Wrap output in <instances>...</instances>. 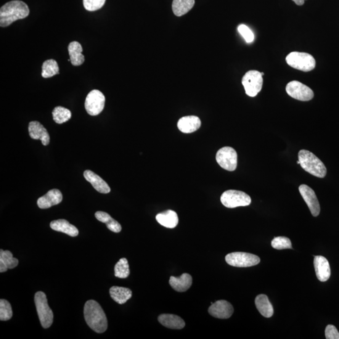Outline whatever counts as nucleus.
<instances>
[{
  "instance_id": "423d86ee",
  "label": "nucleus",
  "mask_w": 339,
  "mask_h": 339,
  "mask_svg": "<svg viewBox=\"0 0 339 339\" xmlns=\"http://www.w3.org/2000/svg\"><path fill=\"white\" fill-rule=\"evenodd\" d=\"M222 205L227 208H235L251 205V198L246 193L240 190H229L224 192L221 197Z\"/></svg>"
},
{
  "instance_id": "c756f323",
  "label": "nucleus",
  "mask_w": 339,
  "mask_h": 339,
  "mask_svg": "<svg viewBox=\"0 0 339 339\" xmlns=\"http://www.w3.org/2000/svg\"><path fill=\"white\" fill-rule=\"evenodd\" d=\"M53 119L55 123L62 124L70 120L72 114L71 111L62 107H57L52 111Z\"/></svg>"
},
{
  "instance_id": "bb28decb",
  "label": "nucleus",
  "mask_w": 339,
  "mask_h": 339,
  "mask_svg": "<svg viewBox=\"0 0 339 339\" xmlns=\"http://www.w3.org/2000/svg\"><path fill=\"white\" fill-rule=\"evenodd\" d=\"M195 0H174L172 10L177 17L186 14L194 7Z\"/></svg>"
},
{
  "instance_id": "a878e982",
  "label": "nucleus",
  "mask_w": 339,
  "mask_h": 339,
  "mask_svg": "<svg viewBox=\"0 0 339 339\" xmlns=\"http://www.w3.org/2000/svg\"><path fill=\"white\" fill-rule=\"evenodd\" d=\"M18 263V259L13 258L10 251L0 250V272L4 273L9 269L15 268Z\"/></svg>"
},
{
  "instance_id": "58836bf2",
  "label": "nucleus",
  "mask_w": 339,
  "mask_h": 339,
  "mask_svg": "<svg viewBox=\"0 0 339 339\" xmlns=\"http://www.w3.org/2000/svg\"><path fill=\"white\" fill-rule=\"evenodd\" d=\"M297 163H298V164H300V161L298 160V161H297Z\"/></svg>"
},
{
  "instance_id": "1a4fd4ad",
  "label": "nucleus",
  "mask_w": 339,
  "mask_h": 339,
  "mask_svg": "<svg viewBox=\"0 0 339 339\" xmlns=\"http://www.w3.org/2000/svg\"><path fill=\"white\" fill-rule=\"evenodd\" d=\"M216 158L221 167L227 171H234L237 168L238 155L234 148L229 147L221 148L217 152Z\"/></svg>"
},
{
  "instance_id": "393cba45",
  "label": "nucleus",
  "mask_w": 339,
  "mask_h": 339,
  "mask_svg": "<svg viewBox=\"0 0 339 339\" xmlns=\"http://www.w3.org/2000/svg\"><path fill=\"white\" fill-rule=\"evenodd\" d=\"M111 297L118 304H124L132 296V291L128 288L114 286L110 289Z\"/></svg>"
},
{
  "instance_id": "9d476101",
  "label": "nucleus",
  "mask_w": 339,
  "mask_h": 339,
  "mask_svg": "<svg viewBox=\"0 0 339 339\" xmlns=\"http://www.w3.org/2000/svg\"><path fill=\"white\" fill-rule=\"evenodd\" d=\"M105 96L99 90H92L85 100V108L91 116H97L102 112L105 108Z\"/></svg>"
},
{
  "instance_id": "b1692460",
  "label": "nucleus",
  "mask_w": 339,
  "mask_h": 339,
  "mask_svg": "<svg viewBox=\"0 0 339 339\" xmlns=\"http://www.w3.org/2000/svg\"><path fill=\"white\" fill-rule=\"evenodd\" d=\"M255 304L257 309L263 317L269 318L274 315V308L265 295H259L255 299Z\"/></svg>"
},
{
  "instance_id": "2f4dec72",
  "label": "nucleus",
  "mask_w": 339,
  "mask_h": 339,
  "mask_svg": "<svg viewBox=\"0 0 339 339\" xmlns=\"http://www.w3.org/2000/svg\"><path fill=\"white\" fill-rule=\"evenodd\" d=\"M13 311L11 304L4 299L0 300V320L1 321H7L12 319Z\"/></svg>"
},
{
  "instance_id": "7ed1b4c3",
  "label": "nucleus",
  "mask_w": 339,
  "mask_h": 339,
  "mask_svg": "<svg viewBox=\"0 0 339 339\" xmlns=\"http://www.w3.org/2000/svg\"><path fill=\"white\" fill-rule=\"evenodd\" d=\"M298 160L300 161L301 167L312 176L319 178H324L326 176V166L310 151L301 150L298 153Z\"/></svg>"
},
{
  "instance_id": "9b49d317",
  "label": "nucleus",
  "mask_w": 339,
  "mask_h": 339,
  "mask_svg": "<svg viewBox=\"0 0 339 339\" xmlns=\"http://www.w3.org/2000/svg\"><path fill=\"white\" fill-rule=\"evenodd\" d=\"M286 91L290 96L301 101H309L314 96V91L309 87L296 81L288 83Z\"/></svg>"
},
{
  "instance_id": "dca6fc26",
  "label": "nucleus",
  "mask_w": 339,
  "mask_h": 339,
  "mask_svg": "<svg viewBox=\"0 0 339 339\" xmlns=\"http://www.w3.org/2000/svg\"><path fill=\"white\" fill-rule=\"evenodd\" d=\"M29 134L33 140H41L42 144L47 146L50 143V136L47 129L38 121H31L28 126Z\"/></svg>"
},
{
  "instance_id": "f8f14e48",
  "label": "nucleus",
  "mask_w": 339,
  "mask_h": 339,
  "mask_svg": "<svg viewBox=\"0 0 339 339\" xmlns=\"http://www.w3.org/2000/svg\"><path fill=\"white\" fill-rule=\"evenodd\" d=\"M299 191L302 196L304 202L308 206L312 215L314 217L319 216L320 206L314 190H312L308 185L303 184L299 187Z\"/></svg>"
},
{
  "instance_id": "5701e85b",
  "label": "nucleus",
  "mask_w": 339,
  "mask_h": 339,
  "mask_svg": "<svg viewBox=\"0 0 339 339\" xmlns=\"http://www.w3.org/2000/svg\"><path fill=\"white\" fill-rule=\"evenodd\" d=\"M71 63L74 66H79L84 62V56L82 54L83 47L78 42H71L68 46Z\"/></svg>"
},
{
  "instance_id": "c85d7f7f",
  "label": "nucleus",
  "mask_w": 339,
  "mask_h": 339,
  "mask_svg": "<svg viewBox=\"0 0 339 339\" xmlns=\"http://www.w3.org/2000/svg\"><path fill=\"white\" fill-rule=\"evenodd\" d=\"M59 74V67L56 60L49 59L45 61L42 65V76L44 78H51Z\"/></svg>"
},
{
  "instance_id": "2eb2a0df",
  "label": "nucleus",
  "mask_w": 339,
  "mask_h": 339,
  "mask_svg": "<svg viewBox=\"0 0 339 339\" xmlns=\"http://www.w3.org/2000/svg\"><path fill=\"white\" fill-rule=\"evenodd\" d=\"M62 199L63 196L59 190L52 189L37 200V205L39 208L42 209H49L59 205Z\"/></svg>"
},
{
  "instance_id": "cd10ccee",
  "label": "nucleus",
  "mask_w": 339,
  "mask_h": 339,
  "mask_svg": "<svg viewBox=\"0 0 339 339\" xmlns=\"http://www.w3.org/2000/svg\"><path fill=\"white\" fill-rule=\"evenodd\" d=\"M95 217L98 221L107 224L108 229H110L111 231L116 233L121 232L122 228L120 224L116 220L111 218L110 214L105 213V212L97 211L95 214Z\"/></svg>"
},
{
  "instance_id": "f3484780",
  "label": "nucleus",
  "mask_w": 339,
  "mask_h": 339,
  "mask_svg": "<svg viewBox=\"0 0 339 339\" xmlns=\"http://www.w3.org/2000/svg\"><path fill=\"white\" fill-rule=\"evenodd\" d=\"M200 126L201 121L195 116H184L177 123L179 130L184 133H192L199 129Z\"/></svg>"
},
{
  "instance_id": "7c9ffc66",
  "label": "nucleus",
  "mask_w": 339,
  "mask_h": 339,
  "mask_svg": "<svg viewBox=\"0 0 339 339\" xmlns=\"http://www.w3.org/2000/svg\"><path fill=\"white\" fill-rule=\"evenodd\" d=\"M130 274L128 261L126 258H121L115 266V276L119 279H126Z\"/></svg>"
},
{
  "instance_id": "f704fd0d",
  "label": "nucleus",
  "mask_w": 339,
  "mask_h": 339,
  "mask_svg": "<svg viewBox=\"0 0 339 339\" xmlns=\"http://www.w3.org/2000/svg\"><path fill=\"white\" fill-rule=\"evenodd\" d=\"M238 31L247 43H251L253 42L254 39V33L251 29L248 28V26L243 24L240 25L238 26Z\"/></svg>"
},
{
  "instance_id": "aec40b11",
  "label": "nucleus",
  "mask_w": 339,
  "mask_h": 339,
  "mask_svg": "<svg viewBox=\"0 0 339 339\" xmlns=\"http://www.w3.org/2000/svg\"><path fill=\"white\" fill-rule=\"evenodd\" d=\"M169 283L175 290L179 292H184L191 287L192 278L189 274H184L179 277H171Z\"/></svg>"
},
{
  "instance_id": "0eeeda50",
  "label": "nucleus",
  "mask_w": 339,
  "mask_h": 339,
  "mask_svg": "<svg viewBox=\"0 0 339 339\" xmlns=\"http://www.w3.org/2000/svg\"><path fill=\"white\" fill-rule=\"evenodd\" d=\"M246 94L250 97H255L261 91L263 79L258 71H250L245 74L242 79Z\"/></svg>"
},
{
  "instance_id": "412c9836",
  "label": "nucleus",
  "mask_w": 339,
  "mask_h": 339,
  "mask_svg": "<svg viewBox=\"0 0 339 339\" xmlns=\"http://www.w3.org/2000/svg\"><path fill=\"white\" fill-rule=\"evenodd\" d=\"M50 227L53 230L58 232L65 233L71 237L78 236L79 230L74 225L71 224L70 222L65 219H58L50 222Z\"/></svg>"
},
{
  "instance_id": "473e14b6",
  "label": "nucleus",
  "mask_w": 339,
  "mask_h": 339,
  "mask_svg": "<svg viewBox=\"0 0 339 339\" xmlns=\"http://www.w3.org/2000/svg\"><path fill=\"white\" fill-rule=\"evenodd\" d=\"M272 246L273 248L279 250L292 248L290 240L283 236L275 238L272 242Z\"/></svg>"
},
{
  "instance_id": "6e6552de",
  "label": "nucleus",
  "mask_w": 339,
  "mask_h": 339,
  "mask_svg": "<svg viewBox=\"0 0 339 339\" xmlns=\"http://www.w3.org/2000/svg\"><path fill=\"white\" fill-rule=\"evenodd\" d=\"M226 261L229 265L238 267H247L257 265L260 258L254 254L243 252H234L227 254Z\"/></svg>"
},
{
  "instance_id": "c9c22d12",
  "label": "nucleus",
  "mask_w": 339,
  "mask_h": 339,
  "mask_svg": "<svg viewBox=\"0 0 339 339\" xmlns=\"http://www.w3.org/2000/svg\"><path fill=\"white\" fill-rule=\"evenodd\" d=\"M325 334L327 339H339L338 330L332 325H327L326 328H325Z\"/></svg>"
},
{
  "instance_id": "4c0bfd02",
  "label": "nucleus",
  "mask_w": 339,
  "mask_h": 339,
  "mask_svg": "<svg viewBox=\"0 0 339 339\" xmlns=\"http://www.w3.org/2000/svg\"><path fill=\"white\" fill-rule=\"evenodd\" d=\"M261 74L262 76H264V73H261Z\"/></svg>"
},
{
  "instance_id": "4468645a",
  "label": "nucleus",
  "mask_w": 339,
  "mask_h": 339,
  "mask_svg": "<svg viewBox=\"0 0 339 339\" xmlns=\"http://www.w3.org/2000/svg\"><path fill=\"white\" fill-rule=\"evenodd\" d=\"M314 264L318 280L322 282H327L331 275L330 264L327 259L324 256H316L314 258Z\"/></svg>"
},
{
  "instance_id": "4be33fe9",
  "label": "nucleus",
  "mask_w": 339,
  "mask_h": 339,
  "mask_svg": "<svg viewBox=\"0 0 339 339\" xmlns=\"http://www.w3.org/2000/svg\"><path fill=\"white\" fill-rule=\"evenodd\" d=\"M156 219L159 224L166 228L173 229L179 223V218L176 212L168 210L157 214Z\"/></svg>"
},
{
  "instance_id": "20e7f679",
  "label": "nucleus",
  "mask_w": 339,
  "mask_h": 339,
  "mask_svg": "<svg viewBox=\"0 0 339 339\" xmlns=\"http://www.w3.org/2000/svg\"><path fill=\"white\" fill-rule=\"evenodd\" d=\"M286 61L290 67L303 72L314 70L316 65L314 57L306 52H291L286 57Z\"/></svg>"
},
{
  "instance_id": "39448f33",
  "label": "nucleus",
  "mask_w": 339,
  "mask_h": 339,
  "mask_svg": "<svg viewBox=\"0 0 339 339\" xmlns=\"http://www.w3.org/2000/svg\"><path fill=\"white\" fill-rule=\"evenodd\" d=\"M35 303L37 314L42 327L48 328L51 326L54 320V314L50 309L47 301L46 294L42 291H38L35 295Z\"/></svg>"
},
{
  "instance_id": "ddd939ff",
  "label": "nucleus",
  "mask_w": 339,
  "mask_h": 339,
  "mask_svg": "<svg viewBox=\"0 0 339 339\" xmlns=\"http://www.w3.org/2000/svg\"><path fill=\"white\" fill-rule=\"evenodd\" d=\"M208 311L209 314L214 317L220 319H227L232 316L234 309L228 301L219 300L211 304Z\"/></svg>"
},
{
  "instance_id": "e433bc0d",
  "label": "nucleus",
  "mask_w": 339,
  "mask_h": 339,
  "mask_svg": "<svg viewBox=\"0 0 339 339\" xmlns=\"http://www.w3.org/2000/svg\"><path fill=\"white\" fill-rule=\"evenodd\" d=\"M292 1L295 2L296 5H299V6H301V5L304 4L306 0H292Z\"/></svg>"
},
{
  "instance_id": "6ab92c4d",
  "label": "nucleus",
  "mask_w": 339,
  "mask_h": 339,
  "mask_svg": "<svg viewBox=\"0 0 339 339\" xmlns=\"http://www.w3.org/2000/svg\"><path fill=\"white\" fill-rule=\"evenodd\" d=\"M158 320L164 327L171 329H182L185 325L184 320L176 315L161 314L159 315Z\"/></svg>"
},
{
  "instance_id": "f03ea898",
  "label": "nucleus",
  "mask_w": 339,
  "mask_h": 339,
  "mask_svg": "<svg viewBox=\"0 0 339 339\" xmlns=\"http://www.w3.org/2000/svg\"><path fill=\"white\" fill-rule=\"evenodd\" d=\"M30 13L25 3L14 0L7 3L0 9V26L6 27L18 20L24 19Z\"/></svg>"
},
{
  "instance_id": "a211bd4d",
  "label": "nucleus",
  "mask_w": 339,
  "mask_h": 339,
  "mask_svg": "<svg viewBox=\"0 0 339 339\" xmlns=\"http://www.w3.org/2000/svg\"><path fill=\"white\" fill-rule=\"evenodd\" d=\"M84 177L87 182L91 183L92 187L97 192L101 194H108L110 192L111 189L107 183L93 172L87 170L84 172Z\"/></svg>"
},
{
  "instance_id": "72a5a7b5",
  "label": "nucleus",
  "mask_w": 339,
  "mask_h": 339,
  "mask_svg": "<svg viewBox=\"0 0 339 339\" xmlns=\"http://www.w3.org/2000/svg\"><path fill=\"white\" fill-rule=\"evenodd\" d=\"M105 2L106 0H83V5L87 11L94 12L101 9Z\"/></svg>"
},
{
  "instance_id": "f257e3e1",
  "label": "nucleus",
  "mask_w": 339,
  "mask_h": 339,
  "mask_svg": "<svg viewBox=\"0 0 339 339\" xmlns=\"http://www.w3.org/2000/svg\"><path fill=\"white\" fill-rule=\"evenodd\" d=\"M84 319L88 326L98 333L105 332L108 328V320L100 304L94 300L86 301L84 308Z\"/></svg>"
}]
</instances>
